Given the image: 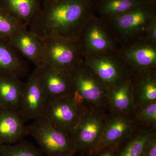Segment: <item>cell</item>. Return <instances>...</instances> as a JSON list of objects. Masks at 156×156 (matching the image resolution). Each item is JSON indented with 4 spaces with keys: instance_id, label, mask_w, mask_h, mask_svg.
Segmentation results:
<instances>
[{
    "instance_id": "cell-28",
    "label": "cell",
    "mask_w": 156,
    "mask_h": 156,
    "mask_svg": "<svg viewBox=\"0 0 156 156\" xmlns=\"http://www.w3.org/2000/svg\"><path fill=\"white\" fill-rule=\"evenodd\" d=\"M116 148L106 147L101 149L93 153L92 156H116Z\"/></svg>"
},
{
    "instance_id": "cell-4",
    "label": "cell",
    "mask_w": 156,
    "mask_h": 156,
    "mask_svg": "<svg viewBox=\"0 0 156 156\" xmlns=\"http://www.w3.org/2000/svg\"><path fill=\"white\" fill-rule=\"evenodd\" d=\"M27 130L28 135L34 138L47 156H73L77 153L69 135L55 128L44 115L27 126Z\"/></svg>"
},
{
    "instance_id": "cell-7",
    "label": "cell",
    "mask_w": 156,
    "mask_h": 156,
    "mask_svg": "<svg viewBox=\"0 0 156 156\" xmlns=\"http://www.w3.org/2000/svg\"><path fill=\"white\" fill-rule=\"evenodd\" d=\"M43 40L45 63L56 69L70 71L83 60L77 41L53 38Z\"/></svg>"
},
{
    "instance_id": "cell-25",
    "label": "cell",
    "mask_w": 156,
    "mask_h": 156,
    "mask_svg": "<svg viewBox=\"0 0 156 156\" xmlns=\"http://www.w3.org/2000/svg\"><path fill=\"white\" fill-rule=\"evenodd\" d=\"M133 115L139 126L156 128V101L136 108Z\"/></svg>"
},
{
    "instance_id": "cell-16",
    "label": "cell",
    "mask_w": 156,
    "mask_h": 156,
    "mask_svg": "<svg viewBox=\"0 0 156 156\" xmlns=\"http://www.w3.org/2000/svg\"><path fill=\"white\" fill-rule=\"evenodd\" d=\"M130 73L129 79L134 94L135 109L156 101V71H130Z\"/></svg>"
},
{
    "instance_id": "cell-22",
    "label": "cell",
    "mask_w": 156,
    "mask_h": 156,
    "mask_svg": "<svg viewBox=\"0 0 156 156\" xmlns=\"http://www.w3.org/2000/svg\"><path fill=\"white\" fill-rule=\"evenodd\" d=\"M143 3H146L140 0H98L96 15L101 18L115 17Z\"/></svg>"
},
{
    "instance_id": "cell-29",
    "label": "cell",
    "mask_w": 156,
    "mask_h": 156,
    "mask_svg": "<svg viewBox=\"0 0 156 156\" xmlns=\"http://www.w3.org/2000/svg\"><path fill=\"white\" fill-rule=\"evenodd\" d=\"M144 3H156V0H140Z\"/></svg>"
},
{
    "instance_id": "cell-12",
    "label": "cell",
    "mask_w": 156,
    "mask_h": 156,
    "mask_svg": "<svg viewBox=\"0 0 156 156\" xmlns=\"http://www.w3.org/2000/svg\"><path fill=\"white\" fill-rule=\"evenodd\" d=\"M47 98L39 83L35 69L23 83L18 113L24 123L44 115Z\"/></svg>"
},
{
    "instance_id": "cell-32",
    "label": "cell",
    "mask_w": 156,
    "mask_h": 156,
    "mask_svg": "<svg viewBox=\"0 0 156 156\" xmlns=\"http://www.w3.org/2000/svg\"><path fill=\"white\" fill-rule=\"evenodd\" d=\"M0 156H1V154H0Z\"/></svg>"
},
{
    "instance_id": "cell-14",
    "label": "cell",
    "mask_w": 156,
    "mask_h": 156,
    "mask_svg": "<svg viewBox=\"0 0 156 156\" xmlns=\"http://www.w3.org/2000/svg\"><path fill=\"white\" fill-rule=\"evenodd\" d=\"M8 41L36 67L45 64L43 57V39L27 27L23 26L19 29Z\"/></svg>"
},
{
    "instance_id": "cell-1",
    "label": "cell",
    "mask_w": 156,
    "mask_h": 156,
    "mask_svg": "<svg viewBox=\"0 0 156 156\" xmlns=\"http://www.w3.org/2000/svg\"><path fill=\"white\" fill-rule=\"evenodd\" d=\"M98 0H46L28 27L42 39L78 41L83 27L96 15Z\"/></svg>"
},
{
    "instance_id": "cell-15",
    "label": "cell",
    "mask_w": 156,
    "mask_h": 156,
    "mask_svg": "<svg viewBox=\"0 0 156 156\" xmlns=\"http://www.w3.org/2000/svg\"><path fill=\"white\" fill-rule=\"evenodd\" d=\"M27 135V126L18 112L0 108V145L17 143Z\"/></svg>"
},
{
    "instance_id": "cell-21",
    "label": "cell",
    "mask_w": 156,
    "mask_h": 156,
    "mask_svg": "<svg viewBox=\"0 0 156 156\" xmlns=\"http://www.w3.org/2000/svg\"><path fill=\"white\" fill-rule=\"evenodd\" d=\"M42 0H0V4L29 27L38 15Z\"/></svg>"
},
{
    "instance_id": "cell-23",
    "label": "cell",
    "mask_w": 156,
    "mask_h": 156,
    "mask_svg": "<svg viewBox=\"0 0 156 156\" xmlns=\"http://www.w3.org/2000/svg\"><path fill=\"white\" fill-rule=\"evenodd\" d=\"M1 156H44L40 147L27 140H23L17 143L0 145Z\"/></svg>"
},
{
    "instance_id": "cell-13",
    "label": "cell",
    "mask_w": 156,
    "mask_h": 156,
    "mask_svg": "<svg viewBox=\"0 0 156 156\" xmlns=\"http://www.w3.org/2000/svg\"><path fill=\"white\" fill-rule=\"evenodd\" d=\"M119 53L131 71H156V45L141 40Z\"/></svg>"
},
{
    "instance_id": "cell-9",
    "label": "cell",
    "mask_w": 156,
    "mask_h": 156,
    "mask_svg": "<svg viewBox=\"0 0 156 156\" xmlns=\"http://www.w3.org/2000/svg\"><path fill=\"white\" fill-rule=\"evenodd\" d=\"M78 42L83 56L119 51V46L100 17H91L84 25Z\"/></svg>"
},
{
    "instance_id": "cell-24",
    "label": "cell",
    "mask_w": 156,
    "mask_h": 156,
    "mask_svg": "<svg viewBox=\"0 0 156 156\" xmlns=\"http://www.w3.org/2000/svg\"><path fill=\"white\" fill-rule=\"evenodd\" d=\"M23 24L0 4V40L8 41Z\"/></svg>"
},
{
    "instance_id": "cell-19",
    "label": "cell",
    "mask_w": 156,
    "mask_h": 156,
    "mask_svg": "<svg viewBox=\"0 0 156 156\" xmlns=\"http://www.w3.org/2000/svg\"><path fill=\"white\" fill-rule=\"evenodd\" d=\"M156 136V128L138 126L116 148V156H141L148 143Z\"/></svg>"
},
{
    "instance_id": "cell-26",
    "label": "cell",
    "mask_w": 156,
    "mask_h": 156,
    "mask_svg": "<svg viewBox=\"0 0 156 156\" xmlns=\"http://www.w3.org/2000/svg\"><path fill=\"white\" fill-rule=\"evenodd\" d=\"M143 40L156 45V17L149 23L144 33Z\"/></svg>"
},
{
    "instance_id": "cell-30",
    "label": "cell",
    "mask_w": 156,
    "mask_h": 156,
    "mask_svg": "<svg viewBox=\"0 0 156 156\" xmlns=\"http://www.w3.org/2000/svg\"><path fill=\"white\" fill-rule=\"evenodd\" d=\"M77 153H76L73 156H87V155L84 154L79 153L78 154H77Z\"/></svg>"
},
{
    "instance_id": "cell-2",
    "label": "cell",
    "mask_w": 156,
    "mask_h": 156,
    "mask_svg": "<svg viewBox=\"0 0 156 156\" xmlns=\"http://www.w3.org/2000/svg\"><path fill=\"white\" fill-rule=\"evenodd\" d=\"M155 17L156 3H146L121 15L101 18L121 49L131 47L142 40L147 26Z\"/></svg>"
},
{
    "instance_id": "cell-27",
    "label": "cell",
    "mask_w": 156,
    "mask_h": 156,
    "mask_svg": "<svg viewBox=\"0 0 156 156\" xmlns=\"http://www.w3.org/2000/svg\"><path fill=\"white\" fill-rule=\"evenodd\" d=\"M141 156H156V136L148 143Z\"/></svg>"
},
{
    "instance_id": "cell-6",
    "label": "cell",
    "mask_w": 156,
    "mask_h": 156,
    "mask_svg": "<svg viewBox=\"0 0 156 156\" xmlns=\"http://www.w3.org/2000/svg\"><path fill=\"white\" fill-rule=\"evenodd\" d=\"M107 111L87 107L70 136L77 153L92 156L100 139Z\"/></svg>"
},
{
    "instance_id": "cell-5",
    "label": "cell",
    "mask_w": 156,
    "mask_h": 156,
    "mask_svg": "<svg viewBox=\"0 0 156 156\" xmlns=\"http://www.w3.org/2000/svg\"><path fill=\"white\" fill-rule=\"evenodd\" d=\"M87 107L75 91L71 95L47 100L44 115L55 128L70 135Z\"/></svg>"
},
{
    "instance_id": "cell-20",
    "label": "cell",
    "mask_w": 156,
    "mask_h": 156,
    "mask_svg": "<svg viewBox=\"0 0 156 156\" xmlns=\"http://www.w3.org/2000/svg\"><path fill=\"white\" fill-rule=\"evenodd\" d=\"M23 86L20 79L0 73V108L18 112Z\"/></svg>"
},
{
    "instance_id": "cell-8",
    "label": "cell",
    "mask_w": 156,
    "mask_h": 156,
    "mask_svg": "<svg viewBox=\"0 0 156 156\" xmlns=\"http://www.w3.org/2000/svg\"><path fill=\"white\" fill-rule=\"evenodd\" d=\"M83 60L108 88L119 86L130 77V70L119 51L86 55Z\"/></svg>"
},
{
    "instance_id": "cell-31",
    "label": "cell",
    "mask_w": 156,
    "mask_h": 156,
    "mask_svg": "<svg viewBox=\"0 0 156 156\" xmlns=\"http://www.w3.org/2000/svg\"><path fill=\"white\" fill-rule=\"evenodd\" d=\"M46 1V0H42V1Z\"/></svg>"
},
{
    "instance_id": "cell-10",
    "label": "cell",
    "mask_w": 156,
    "mask_h": 156,
    "mask_svg": "<svg viewBox=\"0 0 156 156\" xmlns=\"http://www.w3.org/2000/svg\"><path fill=\"white\" fill-rule=\"evenodd\" d=\"M138 126L133 113L127 114L107 111L103 131L93 153L104 148L116 147Z\"/></svg>"
},
{
    "instance_id": "cell-11",
    "label": "cell",
    "mask_w": 156,
    "mask_h": 156,
    "mask_svg": "<svg viewBox=\"0 0 156 156\" xmlns=\"http://www.w3.org/2000/svg\"><path fill=\"white\" fill-rule=\"evenodd\" d=\"M35 69L47 100L57 99L75 92L69 71L59 70L46 63Z\"/></svg>"
},
{
    "instance_id": "cell-18",
    "label": "cell",
    "mask_w": 156,
    "mask_h": 156,
    "mask_svg": "<svg viewBox=\"0 0 156 156\" xmlns=\"http://www.w3.org/2000/svg\"><path fill=\"white\" fill-rule=\"evenodd\" d=\"M107 108L108 111L115 112L133 113L135 103L130 79L119 86L108 88Z\"/></svg>"
},
{
    "instance_id": "cell-3",
    "label": "cell",
    "mask_w": 156,
    "mask_h": 156,
    "mask_svg": "<svg viewBox=\"0 0 156 156\" xmlns=\"http://www.w3.org/2000/svg\"><path fill=\"white\" fill-rule=\"evenodd\" d=\"M69 73L75 91L84 104L107 111L108 88L84 60Z\"/></svg>"
},
{
    "instance_id": "cell-17",
    "label": "cell",
    "mask_w": 156,
    "mask_h": 156,
    "mask_svg": "<svg viewBox=\"0 0 156 156\" xmlns=\"http://www.w3.org/2000/svg\"><path fill=\"white\" fill-rule=\"evenodd\" d=\"M27 61L8 41L0 40V73L21 79L28 74Z\"/></svg>"
}]
</instances>
